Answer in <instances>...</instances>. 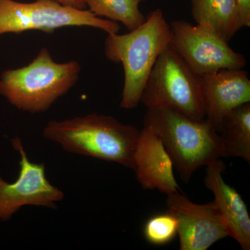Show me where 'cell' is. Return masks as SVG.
Here are the masks:
<instances>
[{"label":"cell","instance_id":"2","mask_svg":"<svg viewBox=\"0 0 250 250\" xmlns=\"http://www.w3.org/2000/svg\"><path fill=\"white\" fill-rule=\"evenodd\" d=\"M147 108L144 126L160 137L184 183L200 167L223 157L218 132L206 118L192 119L166 106Z\"/></svg>","mask_w":250,"mask_h":250},{"label":"cell","instance_id":"6","mask_svg":"<svg viewBox=\"0 0 250 250\" xmlns=\"http://www.w3.org/2000/svg\"><path fill=\"white\" fill-rule=\"evenodd\" d=\"M64 27H94L108 34H118L121 29L118 22L99 18L88 10L64 6L54 0L31 3L0 0V36L31 30L52 34Z\"/></svg>","mask_w":250,"mask_h":250},{"label":"cell","instance_id":"17","mask_svg":"<svg viewBox=\"0 0 250 250\" xmlns=\"http://www.w3.org/2000/svg\"><path fill=\"white\" fill-rule=\"evenodd\" d=\"M240 18H241L242 27H250V0H235Z\"/></svg>","mask_w":250,"mask_h":250},{"label":"cell","instance_id":"7","mask_svg":"<svg viewBox=\"0 0 250 250\" xmlns=\"http://www.w3.org/2000/svg\"><path fill=\"white\" fill-rule=\"evenodd\" d=\"M170 26V47L197 75L202 77L224 69L246 67L245 56L233 50L214 31L185 21H172Z\"/></svg>","mask_w":250,"mask_h":250},{"label":"cell","instance_id":"18","mask_svg":"<svg viewBox=\"0 0 250 250\" xmlns=\"http://www.w3.org/2000/svg\"><path fill=\"white\" fill-rule=\"evenodd\" d=\"M64 6H70L75 9L83 10L86 8L83 0H54Z\"/></svg>","mask_w":250,"mask_h":250},{"label":"cell","instance_id":"13","mask_svg":"<svg viewBox=\"0 0 250 250\" xmlns=\"http://www.w3.org/2000/svg\"><path fill=\"white\" fill-rule=\"evenodd\" d=\"M192 16L228 42L243 27L235 0H192Z\"/></svg>","mask_w":250,"mask_h":250},{"label":"cell","instance_id":"9","mask_svg":"<svg viewBox=\"0 0 250 250\" xmlns=\"http://www.w3.org/2000/svg\"><path fill=\"white\" fill-rule=\"evenodd\" d=\"M167 197L166 210L177 220L181 250H207L216 242L229 237L213 201L199 205L179 192Z\"/></svg>","mask_w":250,"mask_h":250},{"label":"cell","instance_id":"14","mask_svg":"<svg viewBox=\"0 0 250 250\" xmlns=\"http://www.w3.org/2000/svg\"><path fill=\"white\" fill-rule=\"evenodd\" d=\"M223 157H237L250 163V103L232 110L218 131Z\"/></svg>","mask_w":250,"mask_h":250},{"label":"cell","instance_id":"11","mask_svg":"<svg viewBox=\"0 0 250 250\" xmlns=\"http://www.w3.org/2000/svg\"><path fill=\"white\" fill-rule=\"evenodd\" d=\"M205 118L219 131L224 118L250 103V80L243 69H224L202 76Z\"/></svg>","mask_w":250,"mask_h":250},{"label":"cell","instance_id":"8","mask_svg":"<svg viewBox=\"0 0 250 250\" xmlns=\"http://www.w3.org/2000/svg\"><path fill=\"white\" fill-rule=\"evenodd\" d=\"M13 147L21 154L19 176L13 183L0 177V220L6 221L24 206L57 207L64 194L46 178L43 164H35L28 159L21 139L11 140Z\"/></svg>","mask_w":250,"mask_h":250},{"label":"cell","instance_id":"16","mask_svg":"<svg viewBox=\"0 0 250 250\" xmlns=\"http://www.w3.org/2000/svg\"><path fill=\"white\" fill-rule=\"evenodd\" d=\"M143 235L148 243L154 246H165L177 236V221L166 211L148 219L143 228Z\"/></svg>","mask_w":250,"mask_h":250},{"label":"cell","instance_id":"4","mask_svg":"<svg viewBox=\"0 0 250 250\" xmlns=\"http://www.w3.org/2000/svg\"><path fill=\"white\" fill-rule=\"evenodd\" d=\"M80 72L76 61L54 62L43 47L29 65L1 74L0 94L18 109L43 113L71 89Z\"/></svg>","mask_w":250,"mask_h":250},{"label":"cell","instance_id":"15","mask_svg":"<svg viewBox=\"0 0 250 250\" xmlns=\"http://www.w3.org/2000/svg\"><path fill=\"white\" fill-rule=\"evenodd\" d=\"M146 0H83L85 6L99 18L124 24L132 31L146 21L139 4Z\"/></svg>","mask_w":250,"mask_h":250},{"label":"cell","instance_id":"12","mask_svg":"<svg viewBox=\"0 0 250 250\" xmlns=\"http://www.w3.org/2000/svg\"><path fill=\"white\" fill-rule=\"evenodd\" d=\"M205 184L214 196V202L223 218L229 237L243 250H250V218L248 207L238 191L225 182V164L221 159L206 166Z\"/></svg>","mask_w":250,"mask_h":250},{"label":"cell","instance_id":"5","mask_svg":"<svg viewBox=\"0 0 250 250\" xmlns=\"http://www.w3.org/2000/svg\"><path fill=\"white\" fill-rule=\"evenodd\" d=\"M141 103L147 108L166 106L192 119H205L202 77L169 45L156 59Z\"/></svg>","mask_w":250,"mask_h":250},{"label":"cell","instance_id":"3","mask_svg":"<svg viewBox=\"0 0 250 250\" xmlns=\"http://www.w3.org/2000/svg\"><path fill=\"white\" fill-rule=\"evenodd\" d=\"M172 31L160 9L152 11L141 25L128 34H108L104 43L106 58L121 62L124 69V86L120 106L134 109L159 54L170 45Z\"/></svg>","mask_w":250,"mask_h":250},{"label":"cell","instance_id":"10","mask_svg":"<svg viewBox=\"0 0 250 250\" xmlns=\"http://www.w3.org/2000/svg\"><path fill=\"white\" fill-rule=\"evenodd\" d=\"M134 170L141 187L166 195L179 192L174 164L159 136L149 126L140 130L134 153Z\"/></svg>","mask_w":250,"mask_h":250},{"label":"cell","instance_id":"1","mask_svg":"<svg viewBox=\"0 0 250 250\" xmlns=\"http://www.w3.org/2000/svg\"><path fill=\"white\" fill-rule=\"evenodd\" d=\"M140 130L113 117L91 113L65 121H51L45 139L67 152L117 163L134 170V153Z\"/></svg>","mask_w":250,"mask_h":250}]
</instances>
